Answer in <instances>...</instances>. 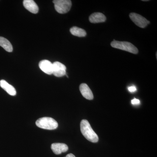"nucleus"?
Segmentation results:
<instances>
[{
    "label": "nucleus",
    "instance_id": "nucleus-1",
    "mask_svg": "<svg viewBox=\"0 0 157 157\" xmlns=\"http://www.w3.org/2000/svg\"><path fill=\"white\" fill-rule=\"evenodd\" d=\"M80 130L82 135L87 140L93 143H96L99 140V137L94 132L89 122L83 120L80 123Z\"/></svg>",
    "mask_w": 157,
    "mask_h": 157
},
{
    "label": "nucleus",
    "instance_id": "nucleus-2",
    "mask_svg": "<svg viewBox=\"0 0 157 157\" xmlns=\"http://www.w3.org/2000/svg\"><path fill=\"white\" fill-rule=\"evenodd\" d=\"M37 126L46 130H54L58 126L56 121L51 117H43L37 120L36 122Z\"/></svg>",
    "mask_w": 157,
    "mask_h": 157
},
{
    "label": "nucleus",
    "instance_id": "nucleus-3",
    "mask_svg": "<svg viewBox=\"0 0 157 157\" xmlns=\"http://www.w3.org/2000/svg\"><path fill=\"white\" fill-rule=\"evenodd\" d=\"M111 45L112 47L118 48L136 54L138 52V49L135 45L130 42H120V41L113 40L111 42Z\"/></svg>",
    "mask_w": 157,
    "mask_h": 157
},
{
    "label": "nucleus",
    "instance_id": "nucleus-4",
    "mask_svg": "<svg viewBox=\"0 0 157 157\" xmlns=\"http://www.w3.org/2000/svg\"><path fill=\"white\" fill-rule=\"evenodd\" d=\"M55 9L60 14H65L69 12L72 6V2L70 0H54Z\"/></svg>",
    "mask_w": 157,
    "mask_h": 157
},
{
    "label": "nucleus",
    "instance_id": "nucleus-5",
    "mask_svg": "<svg viewBox=\"0 0 157 157\" xmlns=\"http://www.w3.org/2000/svg\"><path fill=\"white\" fill-rule=\"evenodd\" d=\"M130 18L135 24L139 27L144 28L150 23L143 16L135 13H132L129 15Z\"/></svg>",
    "mask_w": 157,
    "mask_h": 157
},
{
    "label": "nucleus",
    "instance_id": "nucleus-6",
    "mask_svg": "<svg viewBox=\"0 0 157 157\" xmlns=\"http://www.w3.org/2000/svg\"><path fill=\"white\" fill-rule=\"evenodd\" d=\"M53 64V73L55 76L56 77H62L66 75V68L64 65L59 62H55Z\"/></svg>",
    "mask_w": 157,
    "mask_h": 157
},
{
    "label": "nucleus",
    "instance_id": "nucleus-7",
    "mask_svg": "<svg viewBox=\"0 0 157 157\" xmlns=\"http://www.w3.org/2000/svg\"><path fill=\"white\" fill-rule=\"evenodd\" d=\"M39 67L44 73L51 75L53 73V64L47 60H43L39 62Z\"/></svg>",
    "mask_w": 157,
    "mask_h": 157
},
{
    "label": "nucleus",
    "instance_id": "nucleus-8",
    "mask_svg": "<svg viewBox=\"0 0 157 157\" xmlns=\"http://www.w3.org/2000/svg\"><path fill=\"white\" fill-rule=\"evenodd\" d=\"M79 90L82 96L86 99L92 100L94 99V95L89 87L86 83H82L79 86Z\"/></svg>",
    "mask_w": 157,
    "mask_h": 157
},
{
    "label": "nucleus",
    "instance_id": "nucleus-9",
    "mask_svg": "<svg viewBox=\"0 0 157 157\" xmlns=\"http://www.w3.org/2000/svg\"><path fill=\"white\" fill-rule=\"evenodd\" d=\"M23 4L25 8L31 13L37 14L39 11V7L33 0H24Z\"/></svg>",
    "mask_w": 157,
    "mask_h": 157
},
{
    "label": "nucleus",
    "instance_id": "nucleus-10",
    "mask_svg": "<svg viewBox=\"0 0 157 157\" xmlns=\"http://www.w3.org/2000/svg\"><path fill=\"white\" fill-rule=\"evenodd\" d=\"M51 149L55 154L59 155L68 150V147L64 143H53L52 144Z\"/></svg>",
    "mask_w": 157,
    "mask_h": 157
},
{
    "label": "nucleus",
    "instance_id": "nucleus-11",
    "mask_svg": "<svg viewBox=\"0 0 157 157\" xmlns=\"http://www.w3.org/2000/svg\"><path fill=\"white\" fill-rule=\"evenodd\" d=\"M0 86L10 95H16V91L15 88L12 85L9 84L6 80L2 79L0 81Z\"/></svg>",
    "mask_w": 157,
    "mask_h": 157
},
{
    "label": "nucleus",
    "instance_id": "nucleus-12",
    "mask_svg": "<svg viewBox=\"0 0 157 157\" xmlns=\"http://www.w3.org/2000/svg\"><path fill=\"white\" fill-rule=\"evenodd\" d=\"M106 20V17L104 14L100 12L93 13L89 17L90 22L92 23L104 22Z\"/></svg>",
    "mask_w": 157,
    "mask_h": 157
},
{
    "label": "nucleus",
    "instance_id": "nucleus-13",
    "mask_svg": "<svg viewBox=\"0 0 157 157\" xmlns=\"http://www.w3.org/2000/svg\"><path fill=\"white\" fill-rule=\"evenodd\" d=\"M0 46L8 52H12L13 51V47L11 42L4 37H0Z\"/></svg>",
    "mask_w": 157,
    "mask_h": 157
},
{
    "label": "nucleus",
    "instance_id": "nucleus-14",
    "mask_svg": "<svg viewBox=\"0 0 157 157\" xmlns=\"http://www.w3.org/2000/svg\"><path fill=\"white\" fill-rule=\"evenodd\" d=\"M70 32L72 35L76 36L85 37L86 35V32L84 29L76 26L73 27L70 29Z\"/></svg>",
    "mask_w": 157,
    "mask_h": 157
},
{
    "label": "nucleus",
    "instance_id": "nucleus-15",
    "mask_svg": "<svg viewBox=\"0 0 157 157\" xmlns=\"http://www.w3.org/2000/svg\"><path fill=\"white\" fill-rule=\"evenodd\" d=\"M140 101L136 98L133 99L132 101V104L133 105H137V104H140Z\"/></svg>",
    "mask_w": 157,
    "mask_h": 157
},
{
    "label": "nucleus",
    "instance_id": "nucleus-16",
    "mask_svg": "<svg viewBox=\"0 0 157 157\" xmlns=\"http://www.w3.org/2000/svg\"><path fill=\"white\" fill-rule=\"evenodd\" d=\"M128 90L130 92H134L136 91V88L135 86H130L128 88Z\"/></svg>",
    "mask_w": 157,
    "mask_h": 157
},
{
    "label": "nucleus",
    "instance_id": "nucleus-17",
    "mask_svg": "<svg viewBox=\"0 0 157 157\" xmlns=\"http://www.w3.org/2000/svg\"><path fill=\"white\" fill-rule=\"evenodd\" d=\"M65 157H76L74 155L72 154H69L67 155Z\"/></svg>",
    "mask_w": 157,
    "mask_h": 157
}]
</instances>
